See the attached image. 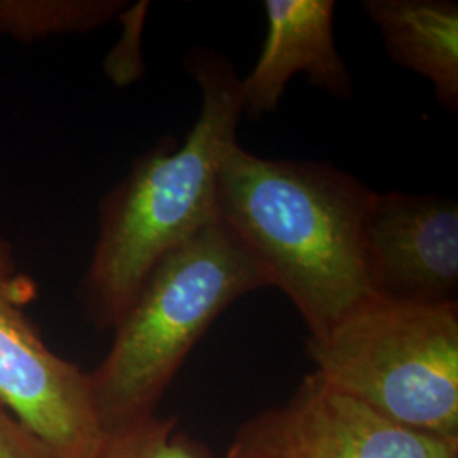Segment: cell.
<instances>
[{
  "label": "cell",
  "mask_w": 458,
  "mask_h": 458,
  "mask_svg": "<svg viewBox=\"0 0 458 458\" xmlns=\"http://www.w3.org/2000/svg\"><path fill=\"white\" fill-rule=\"evenodd\" d=\"M376 192L325 162L272 160L231 143L216 185L217 219L321 336L370 297L360 233Z\"/></svg>",
  "instance_id": "cell-1"
},
{
  "label": "cell",
  "mask_w": 458,
  "mask_h": 458,
  "mask_svg": "<svg viewBox=\"0 0 458 458\" xmlns=\"http://www.w3.org/2000/svg\"><path fill=\"white\" fill-rule=\"evenodd\" d=\"M185 66L202 98L194 126L182 143L166 138L140 157L98 206L82 297L100 329H114L153 268L217 219V170L243 114L242 79L213 49H192Z\"/></svg>",
  "instance_id": "cell-2"
},
{
  "label": "cell",
  "mask_w": 458,
  "mask_h": 458,
  "mask_svg": "<svg viewBox=\"0 0 458 458\" xmlns=\"http://www.w3.org/2000/svg\"><path fill=\"white\" fill-rule=\"evenodd\" d=\"M265 287L270 282L260 265L219 219L168 253L115 325L109 353L89 374L104 433L155 414L214 319Z\"/></svg>",
  "instance_id": "cell-3"
},
{
  "label": "cell",
  "mask_w": 458,
  "mask_h": 458,
  "mask_svg": "<svg viewBox=\"0 0 458 458\" xmlns=\"http://www.w3.org/2000/svg\"><path fill=\"white\" fill-rule=\"evenodd\" d=\"M316 372L394 425L458 445V304L370 295L321 336Z\"/></svg>",
  "instance_id": "cell-4"
},
{
  "label": "cell",
  "mask_w": 458,
  "mask_h": 458,
  "mask_svg": "<svg viewBox=\"0 0 458 458\" xmlns=\"http://www.w3.org/2000/svg\"><path fill=\"white\" fill-rule=\"evenodd\" d=\"M34 282L0 233V401L45 443L53 458H98L104 429L89 374L56 355L28 306Z\"/></svg>",
  "instance_id": "cell-5"
},
{
  "label": "cell",
  "mask_w": 458,
  "mask_h": 458,
  "mask_svg": "<svg viewBox=\"0 0 458 458\" xmlns=\"http://www.w3.org/2000/svg\"><path fill=\"white\" fill-rule=\"evenodd\" d=\"M226 458H458V445L394 425L312 372L240 426Z\"/></svg>",
  "instance_id": "cell-6"
},
{
  "label": "cell",
  "mask_w": 458,
  "mask_h": 458,
  "mask_svg": "<svg viewBox=\"0 0 458 458\" xmlns=\"http://www.w3.org/2000/svg\"><path fill=\"white\" fill-rule=\"evenodd\" d=\"M360 253L370 294L416 304L457 302V200L376 192L361 223Z\"/></svg>",
  "instance_id": "cell-7"
},
{
  "label": "cell",
  "mask_w": 458,
  "mask_h": 458,
  "mask_svg": "<svg viewBox=\"0 0 458 458\" xmlns=\"http://www.w3.org/2000/svg\"><path fill=\"white\" fill-rule=\"evenodd\" d=\"M333 0H267V39L251 73L242 79L243 113L251 117L274 113L287 83L306 73L310 83L335 98H350L353 81L340 56Z\"/></svg>",
  "instance_id": "cell-8"
},
{
  "label": "cell",
  "mask_w": 458,
  "mask_h": 458,
  "mask_svg": "<svg viewBox=\"0 0 458 458\" xmlns=\"http://www.w3.org/2000/svg\"><path fill=\"white\" fill-rule=\"evenodd\" d=\"M395 65L428 79L448 113L458 111V4L455 0H365Z\"/></svg>",
  "instance_id": "cell-9"
},
{
  "label": "cell",
  "mask_w": 458,
  "mask_h": 458,
  "mask_svg": "<svg viewBox=\"0 0 458 458\" xmlns=\"http://www.w3.org/2000/svg\"><path fill=\"white\" fill-rule=\"evenodd\" d=\"M121 0H0V34L22 43L83 34L109 24Z\"/></svg>",
  "instance_id": "cell-10"
},
{
  "label": "cell",
  "mask_w": 458,
  "mask_h": 458,
  "mask_svg": "<svg viewBox=\"0 0 458 458\" xmlns=\"http://www.w3.org/2000/svg\"><path fill=\"white\" fill-rule=\"evenodd\" d=\"M177 418L151 414L104 433L98 458H211L204 445L175 431Z\"/></svg>",
  "instance_id": "cell-11"
},
{
  "label": "cell",
  "mask_w": 458,
  "mask_h": 458,
  "mask_svg": "<svg viewBox=\"0 0 458 458\" xmlns=\"http://www.w3.org/2000/svg\"><path fill=\"white\" fill-rule=\"evenodd\" d=\"M0 458H53L45 443L0 401Z\"/></svg>",
  "instance_id": "cell-12"
}]
</instances>
